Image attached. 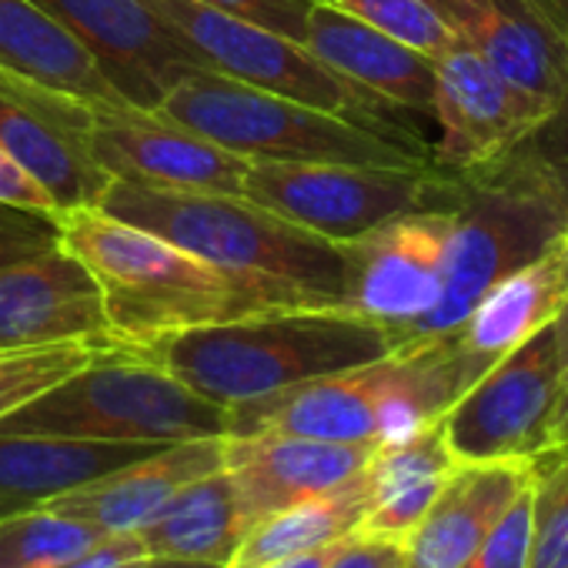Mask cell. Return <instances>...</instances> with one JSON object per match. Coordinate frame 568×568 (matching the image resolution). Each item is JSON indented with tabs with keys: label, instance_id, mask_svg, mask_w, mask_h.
Segmentation results:
<instances>
[{
	"label": "cell",
	"instance_id": "1",
	"mask_svg": "<svg viewBox=\"0 0 568 568\" xmlns=\"http://www.w3.org/2000/svg\"><path fill=\"white\" fill-rule=\"evenodd\" d=\"M61 244L98 281L111 338L128 352L267 308L315 305L295 288L217 267L101 207L64 211Z\"/></svg>",
	"mask_w": 568,
	"mask_h": 568
},
{
	"label": "cell",
	"instance_id": "2",
	"mask_svg": "<svg viewBox=\"0 0 568 568\" xmlns=\"http://www.w3.org/2000/svg\"><path fill=\"white\" fill-rule=\"evenodd\" d=\"M398 348L392 328L342 308H267L224 325L191 328L131 348L194 395L234 408L312 378L372 365Z\"/></svg>",
	"mask_w": 568,
	"mask_h": 568
},
{
	"label": "cell",
	"instance_id": "3",
	"mask_svg": "<svg viewBox=\"0 0 568 568\" xmlns=\"http://www.w3.org/2000/svg\"><path fill=\"white\" fill-rule=\"evenodd\" d=\"M104 214L151 231L217 267L295 288L315 305L348 308V251L241 194L161 191L111 181Z\"/></svg>",
	"mask_w": 568,
	"mask_h": 568
},
{
	"label": "cell",
	"instance_id": "4",
	"mask_svg": "<svg viewBox=\"0 0 568 568\" xmlns=\"http://www.w3.org/2000/svg\"><path fill=\"white\" fill-rule=\"evenodd\" d=\"M458 201L445 251L442 295L402 345L452 335L508 271L538 257L568 231V214L515 144L498 161L455 174Z\"/></svg>",
	"mask_w": 568,
	"mask_h": 568
},
{
	"label": "cell",
	"instance_id": "5",
	"mask_svg": "<svg viewBox=\"0 0 568 568\" xmlns=\"http://www.w3.org/2000/svg\"><path fill=\"white\" fill-rule=\"evenodd\" d=\"M158 114L251 161L292 164H435L432 148L388 138L338 114L277 98L214 71L184 74Z\"/></svg>",
	"mask_w": 568,
	"mask_h": 568
},
{
	"label": "cell",
	"instance_id": "6",
	"mask_svg": "<svg viewBox=\"0 0 568 568\" xmlns=\"http://www.w3.org/2000/svg\"><path fill=\"white\" fill-rule=\"evenodd\" d=\"M0 432L174 445L227 435V408L194 395L154 362L128 348H111L0 418Z\"/></svg>",
	"mask_w": 568,
	"mask_h": 568
},
{
	"label": "cell",
	"instance_id": "7",
	"mask_svg": "<svg viewBox=\"0 0 568 568\" xmlns=\"http://www.w3.org/2000/svg\"><path fill=\"white\" fill-rule=\"evenodd\" d=\"M148 4L181 34L187 48H194L207 71L428 148L425 138L402 121V111L345 81L298 38L267 31L201 0H148Z\"/></svg>",
	"mask_w": 568,
	"mask_h": 568
},
{
	"label": "cell",
	"instance_id": "8",
	"mask_svg": "<svg viewBox=\"0 0 568 568\" xmlns=\"http://www.w3.org/2000/svg\"><path fill=\"white\" fill-rule=\"evenodd\" d=\"M241 197L328 241H355L402 214L452 211L458 201V178L435 164L251 161Z\"/></svg>",
	"mask_w": 568,
	"mask_h": 568
},
{
	"label": "cell",
	"instance_id": "9",
	"mask_svg": "<svg viewBox=\"0 0 568 568\" xmlns=\"http://www.w3.org/2000/svg\"><path fill=\"white\" fill-rule=\"evenodd\" d=\"M561 402V368L551 325L475 378L442 415V435L458 465L531 462L551 445Z\"/></svg>",
	"mask_w": 568,
	"mask_h": 568
},
{
	"label": "cell",
	"instance_id": "10",
	"mask_svg": "<svg viewBox=\"0 0 568 568\" xmlns=\"http://www.w3.org/2000/svg\"><path fill=\"white\" fill-rule=\"evenodd\" d=\"M94 104L0 71V148L58 204L98 207L114 181L94 154Z\"/></svg>",
	"mask_w": 568,
	"mask_h": 568
},
{
	"label": "cell",
	"instance_id": "11",
	"mask_svg": "<svg viewBox=\"0 0 568 568\" xmlns=\"http://www.w3.org/2000/svg\"><path fill=\"white\" fill-rule=\"evenodd\" d=\"M448 234L452 211H418L342 241L348 251V308L392 328L402 345L442 295Z\"/></svg>",
	"mask_w": 568,
	"mask_h": 568
},
{
	"label": "cell",
	"instance_id": "12",
	"mask_svg": "<svg viewBox=\"0 0 568 568\" xmlns=\"http://www.w3.org/2000/svg\"><path fill=\"white\" fill-rule=\"evenodd\" d=\"M98 61L111 88L141 111H158L168 91L204 61L148 0H34Z\"/></svg>",
	"mask_w": 568,
	"mask_h": 568
},
{
	"label": "cell",
	"instance_id": "13",
	"mask_svg": "<svg viewBox=\"0 0 568 568\" xmlns=\"http://www.w3.org/2000/svg\"><path fill=\"white\" fill-rule=\"evenodd\" d=\"M432 64V121L438 124L432 161L448 174H465L498 161L548 114L462 41H455Z\"/></svg>",
	"mask_w": 568,
	"mask_h": 568
},
{
	"label": "cell",
	"instance_id": "14",
	"mask_svg": "<svg viewBox=\"0 0 568 568\" xmlns=\"http://www.w3.org/2000/svg\"><path fill=\"white\" fill-rule=\"evenodd\" d=\"M94 154L114 181L161 191L241 194L251 158L134 104H94Z\"/></svg>",
	"mask_w": 568,
	"mask_h": 568
},
{
	"label": "cell",
	"instance_id": "15",
	"mask_svg": "<svg viewBox=\"0 0 568 568\" xmlns=\"http://www.w3.org/2000/svg\"><path fill=\"white\" fill-rule=\"evenodd\" d=\"M58 342L118 348L98 281L64 244L0 267V352Z\"/></svg>",
	"mask_w": 568,
	"mask_h": 568
},
{
	"label": "cell",
	"instance_id": "16",
	"mask_svg": "<svg viewBox=\"0 0 568 568\" xmlns=\"http://www.w3.org/2000/svg\"><path fill=\"white\" fill-rule=\"evenodd\" d=\"M378 445L322 442L298 435H224V471L231 475L244 528L315 498L365 471Z\"/></svg>",
	"mask_w": 568,
	"mask_h": 568
},
{
	"label": "cell",
	"instance_id": "17",
	"mask_svg": "<svg viewBox=\"0 0 568 568\" xmlns=\"http://www.w3.org/2000/svg\"><path fill=\"white\" fill-rule=\"evenodd\" d=\"M388 355L338 375L312 378L227 408V435H298L322 442L378 445V405Z\"/></svg>",
	"mask_w": 568,
	"mask_h": 568
},
{
	"label": "cell",
	"instance_id": "18",
	"mask_svg": "<svg viewBox=\"0 0 568 568\" xmlns=\"http://www.w3.org/2000/svg\"><path fill=\"white\" fill-rule=\"evenodd\" d=\"M448 28L545 111L568 88V38L525 0H432Z\"/></svg>",
	"mask_w": 568,
	"mask_h": 568
},
{
	"label": "cell",
	"instance_id": "19",
	"mask_svg": "<svg viewBox=\"0 0 568 568\" xmlns=\"http://www.w3.org/2000/svg\"><path fill=\"white\" fill-rule=\"evenodd\" d=\"M224 468V435L164 445L41 508L88 521L101 535L141 531L187 481Z\"/></svg>",
	"mask_w": 568,
	"mask_h": 568
},
{
	"label": "cell",
	"instance_id": "20",
	"mask_svg": "<svg viewBox=\"0 0 568 568\" xmlns=\"http://www.w3.org/2000/svg\"><path fill=\"white\" fill-rule=\"evenodd\" d=\"M568 305V237L561 234L538 257L508 271L478 298L468 318L448 335L458 358L481 378L498 358L515 352L535 332L548 328ZM445 338V335H442Z\"/></svg>",
	"mask_w": 568,
	"mask_h": 568
},
{
	"label": "cell",
	"instance_id": "21",
	"mask_svg": "<svg viewBox=\"0 0 568 568\" xmlns=\"http://www.w3.org/2000/svg\"><path fill=\"white\" fill-rule=\"evenodd\" d=\"M302 44L345 81L385 101L388 108L432 118L435 64L425 54L375 31L372 24L352 18L338 4L312 0Z\"/></svg>",
	"mask_w": 568,
	"mask_h": 568
},
{
	"label": "cell",
	"instance_id": "22",
	"mask_svg": "<svg viewBox=\"0 0 568 568\" xmlns=\"http://www.w3.org/2000/svg\"><path fill=\"white\" fill-rule=\"evenodd\" d=\"M531 481V462L458 465L402 541L405 568H462Z\"/></svg>",
	"mask_w": 568,
	"mask_h": 568
},
{
	"label": "cell",
	"instance_id": "23",
	"mask_svg": "<svg viewBox=\"0 0 568 568\" xmlns=\"http://www.w3.org/2000/svg\"><path fill=\"white\" fill-rule=\"evenodd\" d=\"M164 445L0 432V515L41 508Z\"/></svg>",
	"mask_w": 568,
	"mask_h": 568
},
{
	"label": "cell",
	"instance_id": "24",
	"mask_svg": "<svg viewBox=\"0 0 568 568\" xmlns=\"http://www.w3.org/2000/svg\"><path fill=\"white\" fill-rule=\"evenodd\" d=\"M0 71L91 104H128L91 51L34 0H0Z\"/></svg>",
	"mask_w": 568,
	"mask_h": 568
},
{
	"label": "cell",
	"instance_id": "25",
	"mask_svg": "<svg viewBox=\"0 0 568 568\" xmlns=\"http://www.w3.org/2000/svg\"><path fill=\"white\" fill-rule=\"evenodd\" d=\"M455 468L458 462L445 445L442 422L408 442L378 448L368 465L372 501L362 518V535L405 541Z\"/></svg>",
	"mask_w": 568,
	"mask_h": 568
},
{
	"label": "cell",
	"instance_id": "26",
	"mask_svg": "<svg viewBox=\"0 0 568 568\" xmlns=\"http://www.w3.org/2000/svg\"><path fill=\"white\" fill-rule=\"evenodd\" d=\"M247 528L237 508L231 475L224 468L187 481L141 531V545L151 558L227 565Z\"/></svg>",
	"mask_w": 568,
	"mask_h": 568
},
{
	"label": "cell",
	"instance_id": "27",
	"mask_svg": "<svg viewBox=\"0 0 568 568\" xmlns=\"http://www.w3.org/2000/svg\"><path fill=\"white\" fill-rule=\"evenodd\" d=\"M368 501H372V481L365 468L355 478L342 481L338 488L305 498L292 508L271 515L257 528H251L224 568H261L281 558H295V555L338 545L362 531Z\"/></svg>",
	"mask_w": 568,
	"mask_h": 568
},
{
	"label": "cell",
	"instance_id": "28",
	"mask_svg": "<svg viewBox=\"0 0 568 568\" xmlns=\"http://www.w3.org/2000/svg\"><path fill=\"white\" fill-rule=\"evenodd\" d=\"M101 538L98 528L51 508H24L0 515V568H58Z\"/></svg>",
	"mask_w": 568,
	"mask_h": 568
},
{
	"label": "cell",
	"instance_id": "29",
	"mask_svg": "<svg viewBox=\"0 0 568 568\" xmlns=\"http://www.w3.org/2000/svg\"><path fill=\"white\" fill-rule=\"evenodd\" d=\"M101 352L94 342H58V345H38V348H14L0 352V418L24 408L68 375L91 365Z\"/></svg>",
	"mask_w": 568,
	"mask_h": 568
},
{
	"label": "cell",
	"instance_id": "30",
	"mask_svg": "<svg viewBox=\"0 0 568 568\" xmlns=\"http://www.w3.org/2000/svg\"><path fill=\"white\" fill-rule=\"evenodd\" d=\"M528 568H568V445L531 458Z\"/></svg>",
	"mask_w": 568,
	"mask_h": 568
},
{
	"label": "cell",
	"instance_id": "31",
	"mask_svg": "<svg viewBox=\"0 0 568 568\" xmlns=\"http://www.w3.org/2000/svg\"><path fill=\"white\" fill-rule=\"evenodd\" d=\"M335 4L352 18L372 24L375 31L388 34L392 41L425 54L428 61H435L458 41V34L448 28L432 0H335Z\"/></svg>",
	"mask_w": 568,
	"mask_h": 568
},
{
	"label": "cell",
	"instance_id": "32",
	"mask_svg": "<svg viewBox=\"0 0 568 568\" xmlns=\"http://www.w3.org/2000/svg\"><path fill=\"white\" fill-rule=\"evenodd\" d=\"M518 148L568 214V88Z\"/></svg>",
	"mask_w": 568,
	"mask_h": 568
},
{
	"label": "cell",
	"instance_id": "33",
	"mask_svg": "<svg viewBox=\"0 0 568 568\" xmlns=\"http://www.w3.org/2000/svg\"><path fill=\"white\" fill-rule=\"evenodd\" d=\"M531 555V481L495 521L488 538L462 568H528Z\"/></svg>",
	"mask_w": 568,
	"mask_h": 568
},
{
	"label": "cell",
	"instance_id": "34",
	"mask_svg": "<svg viewBox=\"0 0 568 568\" xmlns=\"http://www.w3.org/2000/svg\"><path fill=\"white\" fill-rule=\"evenodd\" d=\"M61 244V214L0 201V267Z\"/></svg>",
	"mask_w": 568,
	"mask_h": 568
},
{
	"label": "cell",
	"instance_id": "35",
	"mask_svg": "<svg viewBox=\"0 0 568 568\" xmlns=\"http://www.w3.org/2000/svg\"><path fill=\"white\" fill-rule=\"evenodd\" d=\"M201 4H211L217 11H227L234 18L254 21L267 31L288 34L302 41L305 31V14L312 8V0H201Z\"/></svg>",
	"mask_w": 568,
	"mask_h": 568
},
{
	"label": "cell",
	"instance_id": "36",
	"mask_svg": "<svg viewBox=\"0 0 568 568\" xmlns=\"http://www.w3.org/2000/svg\"><path fill=\"white\" fill-rule=\"evenodd\" d=\"M325 568H405L402 541L372 538V535H352L335 551V558Z\"/></svg>",
	"mask_w": 568,
	"mask_h": 568
},
{
	"label": "cell",
	"instance_id": "37",
	"mask_svg": "<svg viewBox=\"0 0 568 568\" xmlns=\"http://www.w3.org/2000/svg\"><path fill=\"white\" fill-rule=\"evenodd\" d=\"M0 201L14 204V207H31V211H48V214H61L58 204L51 201V194L0 148Z\"/></svg>",
	"mask_w": 568,
	"mask_h": 568
},
{
	"label": "cell",
	"instance_id": "38",
	"mask_svg": "<svg viewBox=\"0 0 568 568\" xmlns=\"http://www.w3.org/2000/svg\"><path fill=\"white\" fill-rule=\"evenodd\" d=\"M151 555L144 551L138 531L134 535H111L101 538L94 548H88L84 555L58 565V568H141Z\"/></svg>",
	"mask_w": 568,
	"mask_h": 568
},
{
	"label": "cell",
	"instance_id": "39",
	"mask_svg": "<svg viewBox=\"0 0 568 568\" xmlns=\"http://www.w3.org/2000/svg\"><path fill=\"white\" fill-rule=\"evenodd\" d=\"M555 332V348H558V368H561V402H558V415L568 408V305L558 312V318L551 322Z\"/></svg>",
	"mask_w": 568,
	"mask_h": 568
},
{
	"label": "cell",
	"instance_id": "40",
	"mask_svg": "<svg viewBox=\"0 0 568 568\" xmlns=\"http://www.w3.org/2000/svg\"><path fill=\"white\" fill-rule=\"evenodd\" d=\"M525 4H528L545 24H551L561 38H568V0H525Z\"/></svg>",
	"mask_w": 568,
	"mask_h": 568
},
{
	"label": "cell",
	"instance_id": "41",
	"mask_svg": "<svg viewBox=\"0 0 568 568\" xmlns=\"http://www.w3.org/2000/svg\"><path fill=\"white\" fill-rule=\"evenodd\" d=\"M345 541L338 545H328V548H318V551H308V555H295V558H281V561H271V565H261V568H325L335 551L342 548Z\"/></svg>",
	"mask_w": 568,
	"mask_h": 568
},
{
	"label": "cell",
	"instance_id": "42",
	"mask_svg": "<svg viewBox=\"0 0 568 568\" xmlns=\"http://www.w3.org/2000/svg\"><path fill=\"white\" fill-rule=\"evenodd\" d=\"M561 445H568V408L555 418V425H551V445L548 448H561Z\"/></svg>",
	"mask_w": 568,
	"mask_h": 568
},
{
	"label": "cell",
	"instance_id": "43",
	"mask_svg": "<svg viewBox=\"0 0 568 568\" xmlns=\"http://www.w3.org/2000/svg\"><path fill=\"white\" fill-rule=\"evenodd\" d=\"M141 568H221V565H201V561H171V558H148Z\"/></svg>",
	"mask_w": 568,
	"mask_h": 568
},
{
	"label": "cell",
	"instance_id": "44",
	"mask_svg": "<svg viewBox=\"0 0 568 568\" xmlns=\"http://www.w3.org/2000/svg\"><path fill=\"white\" fill-rule=\"evenodd\" d=\"M325 4H335V0H325Z\"/></svg>",
	"mask_w": 568,
	"mask_h": 568
},
{
	"label": "cell",
	"instance_id": "45",
	"mask_svg": "<svg viewBox=\"0 0 568 568\" xmlns=\"http://www.w3.org/2000/svg\"><path fill=\"white\" fill-rule=\"evenodd\" d=\"M565 237H568V231H565Z\"/></svg>",
	"mask_w": 568,
	"mask_h": 568
}]
</instances>
